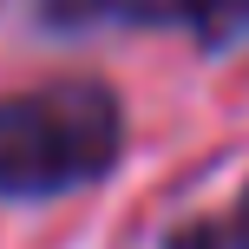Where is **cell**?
I'll list each match as a JSON object with an SVG mask.
<instances>
[{
	"instance_id": "cell-2",
	"label": "cell",
	"mask_w": 249,
	"mask_h": 249,
	"mask_svg": "<svg viewBox=\"0 0 249 249\" xmlns=\"http://www.w3.org/2000/svg\"><path fill=\"white\" fill-rule=\"evenodd\" d=\"M53 33L86 26H184L203 53H230L249 33V0H39Z\"/></svg>"
},
{
	"instance_id": "cell-3",
	"label": "cell",
	"mask_w": 249,
	"mask_h": 249,
	"mask_svg": "<svg viewBox=\"0 0 249 249\" xmlns=\"http://www.w3.org/2000/svg\"><path fill=\"white\" fill-rule=\"evenodd\" d=\"M164 249H249V243L230 216H197V223H177L164 236Z\"/></svg>"
},
{
	"instance_id": "cell-4",
	"label": "cell",
	"mask_w": 249,
	"mask_h": 249,
	"mask_svg": "<svg viewBox=\"0 0 249 249\" xmlns=\"http://www.w3.org/2000/svg\"><path fill=\"white\" fill-rule=\"evenodd\" d=\"M230 223H236V230H243V243H249V190L236 197V210H230Z\"/></svg>"
},
{
	"instance_id": "cell-1",
	"label": "cell",
	"mask_w": 249,
	"mask_h": 249,
	"mask_svg": "<svg viewBox=\"0 0 249 249\" xmlns=\"http://www.w3.org/2000/svg\"><path fill=\"white\" fill-rule=\"evenodd\" d=\"M124 158V105L105 79H46L0 99V203H59Z\"/></svg>"
}]
</instances>
